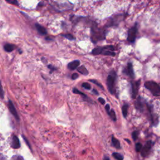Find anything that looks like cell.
Masks as SVG:
<instances>
[{
    "mask_svg": "<svg viewBox=\"0 0 160 160\" xmlns=\"http://www.w3.org/2000/svg\"><path fill=\"white\" fill-rule=\"evenodd\" d=\"M106 38V31L103 28H99L97 24L93 23L91 28V39L93 43H96Z\"/></svg>",
    "mask_w": 160,
    "mask_h": 160,
    "instance_id": "cell-1",
    "label": "cell"
},
{
    "mask_svg": "<svg viewBox=\"0 0 160 160\" xmlns=\"http://www.w3.org/2000/svg\"><path fill=\"white\" fill-rule=\"evenodd\" d=\"M116 80V73L115 71H111L107 78V81H106V84L110 93L112 95L115 94V83Z\"/></svg>",
    "mask_w": 160,
    "mask_h": 160,
    "instance_id": "cell-2",
    "label": "cell"
},
{
    "mask_svg": "<svg viewBox=\"0 0 160 160\" xmlns=\"http://www.w3.org/2000/svg\"><path fill=\"white\" fill-rule=\"evenodd\" d=\"M144 86L151 91L153 95L155 96H160V86L155 81H146L144 83Z\"/></svg>",
    "mask_w": 160,
    "mask_h": 160,
    "instance_id": "cell-3",
    "label": "cell"
},
{
    "mask_svg": "<svg viewBox=\"0 0 160 160\" xmlns=\"http://www.w3.org/2000/svg\"><path fill=\"white\" fill-rule=\"evenodd\" d=\"M138 32V28H137V24H136L133 27L130 29L128 31V41L130 43H134L136 38V34Z\"/></svg>",
    "mask_w": 160,
    "mask_h": 160,
    "instance_id": "cell-4",
    "label": "cell"
},
{
    "mask_svg": "<svg viewBox=\"0 0 160 160\" xmlns=\"http://www.w3.org/2000/svg\"><path fill=\"white\" fill-rule=\"evenodd\" d=\"M152 144L153 143L151 141H148V142H146V143L142 148V150L141 151V155L143 157H146L149 155L152 147Z\"/></svg>",
    "mask_w": 160,
    "mask_h": 160,
    "instance_id": "cell-5",
    "label": "cell"
},
{
    "mask_svg": "<svg viewBox=\"0 0 160 160\" xmlns=\"http://www.w3.org/2000/svg\"><path fill=\"white\" fill-rule=\"evenodd\" d=\"M140 85V80H138L137 81L135 82H131V90H132V98H136L138 92V89Z\"/></svg>",
    "mask_w": 160,
    "mask_h": 160,
    "instance_id": "cell-6",
    "label": "cell"
},
{
    "mask_svg": "<svg viewBox=\"0 0 160 160\" xmlns=\"http://www.w3.org/2000/svg\"><path fill=\"white\" fill-rule=\"evenodd\" d=\"M8 108H9V110L10 111L11 113V114L14 116V117L16 119L17 121H19V116L18 115V113L16 111V110L14 104H13L11 100L9 99L8 101Z\"/></svg>",
    "mask_w": 160,
    "mask_h": 160,
    "instance_id": "cell-7",
    "label": "cell"
},
{
    "mask_svg": "<svg viewBox=\"0 0 160 160\" xmlns=\"http://www.w3.org/2000/svg\"><path fill=\"white\" fill-rule=\"evenodd\" d=\"M122 18L121 15H118L115 16L114 18H111V19L108 21V26H116L119 23V21H121V19Z\"/></svg>",
    "mask_w": 160,
    "mask_h": 160,
    "instance_id": "cell-8",
    "label": "cell"
},
{
    "mask_svg": "<svg viewBox=\"0 0 160 160\" xmlns=\"http://www.w3.org/2000/svg\"><path fill=\"white\" fill-rule=\"evenodd\" d=\"M124 72L126 73V75H128V76H130L131 78L133 79L135 78V73H134V71H133V66H132L131 63H129L128 64L127 68L124 70Z\"/></svg>",
    "mask_w": 160,
    "mask_h": 160,
    "instance_id": "cell-9",
    "label": "cell"
},
{
    "mask_svg": "<svg viewBox=\"0 0 160 160\" xmlns=\"http://www.w3.org/2000/svg\"><path fill=\"white\" fill-rule=\"evenodd\" d=\"M12 147L14 149H18L20 148V142L19 138L14 135L13 136V139H12Z\"/></svg>",
    "mask_w": 160,
    "mask_h": 160,
    "instance_id": "cell-10",
    "label": "cell"
},
{
    "mask_svg": "<svg viewBox=\"0 0 160 160\" xmlns=\"http://www.w3.org/2000/svg\"><path fill=\"white\" fill-rule=\"evenodd\" d=\"M79 64H80V61H79V60H75V61L70 63L68 64V68L71 70H75V69L78 68Z\"/></svg>",
    "mask_w": 160,
    "mask_h": 160,
    "instance_id": "cell-11",
    "label": "cell"
},
{
    "mask_svg": "<svg viewBox=\"0 0 160 160\" xmlns=\"http://www.w3.org/2000/svg\"><path fill=\"white\" fill-rule=\"evenodd\" d=\"M135 107L138 110L142 111L143 110V104L141 101V98L138 97L136 101L135 102Z\"/></svg>",
    "mask_w": 160,
    "mask_h": 160,
    "instance_id": "cell-12",
    "label": "cell"
},
{
    "mask_svg": "<svg viewBox=\"0 0 160 160\" xmlns=\"http://www.w3.org/2000/svg\"><path fill=\"white\" fill-rule=\"evenodd\" d=\"M35 26H36V30H38V33H40L41 35H45L47 34V31H46V30L44 27H43L41 25H40L39 24H36Z\"/></svg>",
    "mask_w": 160,
    "mask_h": 160,
    "instance_id": "cell-13",
    "label": "cell"
},
{
    "mask_svg": "<svg viewBox=\"0 0 160 160\" xmlns=\"http://www.w3.org/2000/svg\"><path fill=\"white\" fill-rule=\"evenodd\" d=\"M111 141H112V143H113V145H114V146H115V147L116 149L119 150V149L121 148V146H120V143H119V140H118L117 138H116L115 136H113L112 138H111Z\"/></svg>",
    "mask_w": 160,
    "mask_h": 160,
    "instance_id": "cell-14",
    "label": "cell"
},
{
    "mask_svg": "<svg viewBox=\"0 0 160 160\" xmlns=\"http://www.w3.org/2000/svg\"><path fill=\"white\" fill-rule=\"evenodd\" d=\"M15 48H16V46L14 44H6L4 46V50L6 52H11L15 50Z\"/></svg>",
    "mask_w": 160,
    "mask_h": 160,
    "instance_id": "cell-15",
    "label": "cell"
},
{
    "mask_svg": "<svg viewBox=\"0 0 160 160\" xmlns=\"http://www.w3.org/2000/svg\"><path fill=\"white\" fill-rule=\"evenodd\" d=\"M77 71L83 75H87L88 74V71L87 70V69L85 68V66L83 65L81 66L79 68H78Z\"/></svg>",
    "mask_w": 160,
    "mask_h": 160,
    "instance_id": "cell-16",
    "label": "cell"
},
{
    "mask_svg": "<svg viewBox=\"0 0 160 160\" xmlns=\"http://www.w3.org/2000/svg\"><path fill=\"white\" fill-rule=\"evenodd\" d=\"M103 50V47H97V48H94L93 50L91 53L93 55H98L99 54H101Z\"/></svg>",
    "mask_w": 160,
    "mask_h": 160,
    "instance_id": "cell-17",
    "label": "cell"
},
{
    "mask_svg": "<svg viewBox=\"0 0 160 160\" xmlns=\"http://www.w3.org/2000/svg\"><path fill=\"white\" fill-rule=\"evenodd\" d=\"M128 105L127 104H125L124 105H123V108H122V113L123 116L124 118H126L128 115Z\"/></svg>",
    "mask_w": 160,
    "mask_h": 160,
    "instance_id": "cell-18",
    "label": "cell"
},
{
    "mask_svg": "<svg viewBox=\"0 0 160 160\" xmlns=\"http://www.w3.org/2000/svg\"><path fill=\"white\" fill-rule=\"evenodd\" d=\"M73 93H75V94H79V95H81L84 98H88V99H89L88 98V96H86L85 94H84V93H82L81 91H80L79 90H78L77 88H73Z\"/></svg>",
    "mask_w": 160,
    "mask_h": 160,
    "instance_id": "cell-19",
    "label": "cell"
},
{
    "mask_svg": "<svg viewBox=\"0 0 160 160\" xmlns=\"http://www.w3.org/2000/svg\"><path fill=\"white\" fill-rule=\"evenodd\" d=\"M108 115H110V118L112 119L113 121H116V116L115 112L114 110H111Z\"/></svg>",
    "mask_w": 160,
    "mask_h": 160,
    "instance_id": "cell-20",
    "label": "cell"
},
{
    "mask_svg": "<svg viewBox=\"0 0 160 160\" xmlns=\"http://www.w3.org/2000/svg\"><path fill=\"white\" fill-rule=\"evenodd\" d=\"M113 156L114 157L115 159H118V160H122L123 159V156L119 154L118 153H113Z\"/></svg>",
    "mask_w": 160,
    "mask_h": 160,
    "instance_id": "cell-21",
    "label": "cell"
},
{
    "mask_svg": "<svg viewBox=\"0 0 160 160\" xmlns=\"http://www.w3.org/2000/svg\"><path fill=\"white\" fill-rule=\"evenodd\" d=\"M89 81H90V82L93 83L95 84L96 85H97L98 86H99V88H101V89H103V90L104 89V88H103V86H102V84H101V83H99L98 81H97L96 80H95V79H90Z\"/></svg>",
    "mask_w": 160,
    "mask_h": 160,
    "instance_id": "cell-22",
    "label": "cell"
},
{
    "mask_svg": "<svg viewBox=\"0 0 160 160\" xmlns=\"http://www.w3.org/2000/svg\"><path fill=\"white\" fill-rule=\"evenodd\" d=\"M62 36L66 38V39H68L69 40H73L75 39V38L74 36H73L71 34H65V35H61Z\"/></svg>",
    "mask_w": 160,
    "mask_h": 160,
    "instance_id": "cell-23",
    "label": "cell"
},
{
    "mask_svg": "<svg viewBox=\"0 0 160 160\" xmlns=\"http://www.w3.org/2000/svg\"><path fill=\"white\" fill-rule=\"evenodd\" d=\"M135 148H136V151L137 152H139L140 151H141V149H142V144L140 143H136V146H135Z\"/></svg>",
    "mask_w": 160,
    "mask_h": 160,
    "instance_id": "cell-24",
    "label": "cell"
},
{
    "mask_svg": "<svg viewBox=\"0 0 160 160\" xmlns=\"http://www.w3.org/2000/svg\"><path fill=\"white\" fill-rule=\"evenodd\" d=\"M81 86H82L83 88H85L86 90H90L91 89V86L88 83H83Z\"/></svg>",
    "mask_w": 160,
    "mask_h": 160,
    "instance_id": "cell-25",
    "label": "cell"
},
{
    "mask_svg": "<svg viewBox=\"0 0 160 160\" xmlns=\"http://www.w3.org/2000/svg\"><path fill=\"white\" fill-rule=\"evenodd\" d=\"M138 132L136 131H134V132H133V133H132V137H133V139H134L135 141H136V140L137 138H138Z\"/></svg>",
    "mask_w": 160,
    "mask_h": 160,
    "instance_id": "cell-26",
    "label": "cell"
},
{
    "mask_svg": "<svg viewBox=\"0 0 160 160\" xmlns=\"http://www.w3.org/2000/svg\"><path fill=\"white\" fill-rule=\"evenodd\" d=\"M6 1L8 2L9 3H11L12 4L14 5H18V3L17 1V0H6Z\"/></svg>",
    "mask_w": 160,
    "mask_h": 160,
    "instance_id": "cell-27",
    "label": "cell"
},
{
    "mask_svg": "<svg viewBox=\"0 0 160 160\" xmlns=\"http://www.w3.org/2000/svg\"><path fill=\"white\" fill-rule=\"evenodd\" d=\"M79 77V75L77 74V73H73L71 76V79H76Z\"/></svg>",
    "mask_w": 160,
    "mask_h": 160,
    "instance_id": "cell-28",
    "label": "cell"
},
{
    "mask_svg": "<svg viewBox=\"0 0 160 160\" xmlns=\"http://www.w3.org/2000/svg\"><path fill=\"white\" fill-rule=\"evenodd\" d=\"M23 138L24 139V141L26 143V144H27V145L29 146V148H30L31 150V145H30V144L29 143V142H28V139H26V138H25L24 136H23Z\"/></svg>",
    "mask_w": 160,
    "mask_h": 160,
    "instance_id": "cell-29",
    "label": "cell"
},
{
    "mask_svg": "<svg viewBox=\"0 0 160 160\" xmlns=\"http://www.w3.org/2000/svg\"><path fill=\"white\" fill-rule=\"evenodd\" d=\"M105 110H106V111H107V113L109 114V113L110 111V104H107L106 106H105Z\"/></svg>",
    "mask_w": 160,
    "mask_h": 160,
    "instance_id": "cell-30",
    "label": "cell"
},
{
    "mask_svg": "<svg viewBox=\"0 0 160 160\" xmlns=\"http://www.w3.org/2000/svg\"><path fill=\"white\" fill-rule=\"evenodd\" d=\"M48 68L50 69V70H51V71H55L56 70V68L54 67V66H53L51 64H49L48 66Z\"/></svg>",
    "mask_w": 160,
    "mask_h": 160,
    "instance_id": "cell-31",
    "label": "cell"
},
{
    "mask_svg": "<svg viewBox=\"0 0 160 160\" xmlns=\"http://www.w3.org/2000/svg\"><path fill=\"white\" fill-rule=\"evenodd\" d=\"M98 100H99V101L101 103V104H105V100L103 98H99Z\"/></svg>",
    "mask_w": 160,
    "mask_h": 160,
    "instance_id": "cell-32",
    "label": "cell"
},
{
    "mask_svg": "<svg viewBox=\"0 0 160 160\" xmlns=\"http://www.w3.org/2000/svg\"><path fill=\"white\" fill-rule=\"evenodd\" d=\"M93 93H95V94L96 95H99V93L96 91V90H95V89H93Z\"/></svg>",
    "mask_w": 160,
    "mask_h": 160,
    "instance_id": "cell-33",
    "label": "cell"
},
{
    "mask_svg": "<svg viewBox=\"0 0 160 160\" xmlns=\"http://www.w3.org/2000/svg\"><path fill=\"white\" fill-rule=\"evenodd\" d=\"M23 159L22 157H21V156H18V157H16V156H14V157H13V159Z\"/></svg>",
    "mask_w": 160,
    "mask_h": 160,
    "instance_id": "cell-34",
    "label": "cell"
},
{
    "mask_svg": "<svg viewBox=\"0 0 160 160\" xmlns=\"http://www.w3.org/2000/svg\"><path fill=\"white\" fill-rule=\"evenodd\" d=\"M1 98L3 99V97H4V93H3V90L2 89L1 90Z\"/></svg>",
    "mask_w": 160,
    "mask_h": 160,
    "instance_id": "cell-35",
    "label": "cell"
},
{
    "mask_svg": "<svg viewBox=\"0 0 160 160\" xmlns=\"http://www.w3.org/2000/svg\"><path fill=\"white\" fill-rule=\"evenodd\" d=\"M103 159H110V158H109L108 157H104Z\"/></svg>",
    "mask_w": 160,
    "mask_h": 160,
    "instance_id": "cell-36",
    "label": "cell"
},
{
    "mask_svg": "<svg viewBox=\"0 0 160 160\" xmlns=\"http://www.w3.org/2000/svg\"><path fill=\"white\" fill-rule=\"evenodd\" d=\"M125 140H126V141H127V142H128L129 143H130V141H129V140H128V139H125Z\"/></svg>",
    "mask_w": 160,
    "mask_h": 160,
    "instance_id": "cell-37",
    "label": "cell"
}]
</instances>
